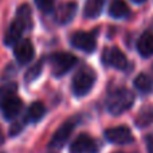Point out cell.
Instances as JSON below:
<instances>
[{
	"mask_svg": "<svg viewBox=\"0 0 153 153\" xmlns=\"http://www.w3.org/2000/svg\"><path fill=\"white\" fill-rule=\"evenodd\" d=\"M31 27H32L31 10H30L28 4H23L18 8L16 19L10 24L8 30L4 34L5 46H15L18 42H20L23 34L26 31H28Z\"/></svg>",
	"mask_w": 153,
	"mask_h": 153,
	"instance_id": "6da1fadb",
	"label": "cell"
},
{
	"mask_svg": "<svg viewBox=\"0 0 153 153\" xmlns=\"http://www.w3.org/2000/svg\"><path fill=\"white\" fill-rule=\"evenodd\" d=\"M134 94L126 87H116L110 90L106 97V109L113 116H120L132 108Z\"/></svg>",
	"mask_w": 153,
	"mask_h": 153,
	"instance_id": "7a4b0ae2",
	"label": "cell"
},
{
	"mask_svg": "<svg viewBox=\"0 0 153 153\" xmlns=\"http://www.w3.org/2000/svg\"><path fill=\"white\" fill-rule=\"evenodd\" d=\"M95 82V74L91 69L83 67L74 75L71 82V90L75 97H83L91 90Z\"/></svg>",
	"mask_w": 153,
	"mask_h": 153,
	"instance_id": "3957f363",
	"label": "cell"
},
{
	"mask_svg": "<svg viewBox=\"0 0 153 153\" xmlns=\"http://www.w3.org/2000/svg\"><path fill=\"white\" fill-rule=\"evenodd\" d=\"M48 63L53 75L62 76L71 69H74V66L78 63V59L70 53H55L48 58Z\"/></svg>",
	"mask_w": 153,
	"mask_h": 153,
	"instance_id": "277c9868",
	"label": "cell"
},
{
	"mask_svg": "<svg viewBox=\"0 0 153 153\" xmlns=\"http://www.w3.org/2000/svg\"><path fill=\"white\" fill-rule=\"evenodd\" d=\"M74 128H75V120H69V121L65 122V124L54 133L53 138H51L50 144H48L47 153H58L61 151L65 146V144L67 143L69 137L71 136Z\"/></svg>",
	"mask_w": 153,
	"mask_h": 153,
	"instance_id": "5b68a950",
	"label": "cell"
},
{
	"mask_svg": "<svg viewBox=\"0 0 153 153\" xmlns=\"http://www.w3.org/2000/svg\"><path fill=\"white\" fill-rule=\"evenodd\" d=\"M102 61L106 66L114 67L118 70H125L128 67V58L118 47L105 48L102 54Z\"/></svg>",
	"mask_w": 153,
	"mask_h": 153,
	"instance_id": "8992f818",
	"label": "cell"
},
{
	"mask_svg": "<svg viewBox=\"0 0 153 153\" xmlns=\"http://www.w3.org/2000/svg\"><path fill=\"white\" fill-rule=\"evenodd\" d=\"M70 42H71L73 47L85 51V53H93L95 50V36L93 32H74L70 36Z\"/></svg>",
	"mask_w": 153,
	"mask_h": 153,
	"instance_id": "52a82bcc",
	"label": "cell"
},
{
	"mask_svg": "<svg viewBox=\"0 0 153 153\" xmlns=\"http://www.w3.org/2000/svg\"><path fill=\"white\" fill-rule=\"evenodd\" d=\"M105 137L108 141L113 144H120V145H125V144H130L133 143V134L130 132L129 128L124 126H114V128H109L105 130Z\"/></svg>",
	"mask_w": 153,
	"mask_h": 153,
	"instance_id": "ba28073f",
	"label": "cell"
},
{
	"mask_svg": "<svg viewBox=\"0 0 153 153\" xmlns=\"http://www.w3.org/2000/svg\"><path fill=\"white\" fill-rule=\"evenodd\" d=\"M23 109V101L18 97L16 94L10 95L4 101L0 102V110H1L3 116L7 120H13L19 116V113Z\"/></svg>",
	"mask_w": 153,
	"mask_h": 153,
	"instance_id": "9c48e42d",
	"label": "cell"
},
{
	"mask_svg": "<svg viewBox=\"0 0 153 153\" xmlns=\"http://www.w3.org/2000/svg\"><path fill=\"white\" fill-rule=\"evenodd\" d=\"M13 54H15L16 61L20 65H26L34 59L35 50L32 43L28 39H22L13 46Z\"/></svg>",
	"mask_w": 153,
	"mask_h": 153,
	"instance_id": "30bf717a",
	"label": "cell"
},
{
	"mask_svg": "<svg viewBox=\"0 0 153 153\" xmlns=\"http://www.w3.org/2000/svg\"><path fill=\"white\" fill-rule=\"evenodd\" d=\"M97 143L87 134H79L70 145V153H97Z\"/></svg>",
	"mask_w": 153,
	"mask_h": 153,
	"instance_id": "8fae6325",
	"label": "cell"
},
{
	"mask_svg": "<svg viewBox=\"0 0 153 153\" xmlns=\"http://www.w3.org/2000/svg\"><path fill=\"white\" fill-rule=\"evenodd\" d=\"M76 12V4L74 1H63L55 8V20L59 24H67L73 20Z\"/></svg>",
	"mask_w": 153,
	"mask_h": 153,
	"instance_id": "7c38bea8",
	"label": "cell"
},
{
	"mask_svg": "<svg viewBox=\"0 0 153 153\" xmlns=\"http://www.w3.org/2000/svg\"><path fill=\"white\" fill-rule=\"evenodd\" d=\"M137 51L141 56L149 58L153 55V34L144 32L137 40Z\"/></svg>",
	"mask_w": 153,
	"mask_h": 153,
	"instance_id": "4fadbf2b",
	"label": "cell"
},
{
	"mask_svg": "<svg viewBox=\"0 0 153 153\" xmlns=\"http://www.w3.org/2000/svg\"><path fill=\"white\" fill-rule=\"evenodd\" d=\"M46 113V108L42 102L36 101V102L31 103L30 108L27 109L26 116H24V122H38Z\"/></svg>",
	"mask_w": 153,
	"mask_h": 153,
	"instance_id": "5bb4252c",
	"label": "cell"
},
{
	"mask_svg": "<svg viewBox=\"0 0 153 153\" xmlns=\"http://www.w3.org/2000/svg\"><path fill=\"white\" fill-rule=\"evenodd\" d=\"M105 0H86L83 8V16L86 19H94L102 11Z\"/></svg>",
	"mask_w": 153,
	"mask_h": 153,
	"instance_id": "9a60e30c",
	"label": "cell"
},
{
	"mask_svg": "<svg viewBox=\"0 0 153 153\" xmlns=\"http://www.w3.org/2000/svg\"><path fill=\"white\" fill-rule=\"evenodd\" d=\"M109 12L116 19H124L126 16H129L130 11L124 0H113L110 3V7H109Z\"/></svg>",
	"mask_w": 153,
	"mask_h": 153,
	"instance_id": "2e32d148",
	"label": "cell"
},
{
	"mask_svg": "<svg viewBox=\"0 0 153 153\" xmlns=\"http://www.w3.org/2000/svg\"><path fill=\"white\" fill-rule=\"evenodd\" d=\"M153 122V106H146L136 117V124L138 128H146Z\"/></svg>",
	"mask_w": 153,
	"mask_h": 153,
	"instance_id": "e0dca14e",
	"label": "cell"
},
{
	"mask_svg": "<svg viewBox=\"0 0 153 153\" xmlns=\"http://www.w3.org/2000/svg\"><path fill=\"white\" fill-rule=\"evenodd\" d=\"M134 87L143 94H148V93L152 91L153 89V83L152 79L149 78L146 74H140L136 76L134 79Z\"/></svg>",
	"mask_w": 153,
	"mask_h": 153,
	"instance_id": "ac0fdd59",
	"label": "cell"
},
{
	"mask_svg": "<svg viewBox=\"0 0 153 153\" xmlns=\"http://www.w3.org/2000/svg\"><path fill=\"white\" fill-rule=\"evenodd\" d=\"M16 91H18V86L13 82H10V83H5L3 86H0V102L4 101L10 95L16 94Z\"/></svg>",
	"mask_w": 153,
	"mask_h": 153,
	"instance_id": "d6986e66",
	"label": "cell"
},
{
	"mask_svg": "<svg viewBox=\"0 0 153 153\" xmlns=\"http://www.w3.org/2000/svg\"><path fill=\"white\" fill-rule=\"evenodd\" d=\"M40 71H42V61L38 62V63L34 65L32 67H30L28 71H27V74H26V81L31 82V81H34V79H36L38 76H39Z\"/></svg>",
	"mask_w": 153,
	"mask_h": 153,
	"instance_id": "ffe728a7",
	"label": "cell"
},
{
	"mask_svg": "<svg viewBox=\"0 0 153 153\" xmlns=\"http://www.w3.org/2000/svg\"><path fill=\"white\" fill-rule=\"evenodd\" d=\"M35 4L42 12H51L54 11V0H35Z\"/></svg>",
	"mask_w": 153,
	"mask_h": 153,
	"instance_id": "44dd1931",
	"label": "cell"
},
{
	"mask_svg": "<svg viewBox=\"0 0 153 153\" xmlns=\"http://www.w3.org/2000/svg\"><path fill=\"white\" fill-rule=\"evenodd\" d=\"M145 141H146V149H148V153H153V133L146 136Z\"/></svg>",
	"mask_w": 153,
	"mask_h": 153,
	"instance_id": "7402d4cb",
	"label": "cell"
},
{
	"mask_svg": "<svg viewBox=\"0 0 153 153\" xmlns=\"http://www.w3.org/2000/svg\"><path fill=\"white\" fill-rule=\"evenodd\" d=\"M134 3H137V4H141V3H145L146 0H133Z\"/></svg>",
	"mask_w": 153,
	"mask_h": 153,
	"instance_id": "603a6c76",
	"label": "cell"
},
{
	"mask_svg": "<svg viewBox=\"0 0 153 153\" xmlns=\"http://www.w3.org/2000/svg\"><path fill=\"white\" fill-rule=\"evenodd\" d=\"M1 143H3V133H1V130H0V145H1Z\"/></svg>",
	"mask_w": 153,
	"mask_h": 153,
	"instance_id": "cb8c5ba5",
	"label": "cell"
},
{
	"mask_svg": "<svg viewBox=\"0 0 153 153\" xmlns=\"http://www.w3.org/2000/svg\"><path fill=\"white\" fill-rule=\"evenodd\" d=\"M152 73H153V65H152Z\"/></svg>",
	"mask_w": 153,
	"mask_h": 153,
	"instance_id": "d4e9b609",
	"label": "cell"
},
{
	"mask_svg": "<svg viewBox=\"0 0 153 153\" xmlns=\"http://www.w3.org/2000/svg\"><path fill=\"white\" fill-rule=\"evenodd\" d=\"M114 153H122V152H114Z\"/></svg>",
	"mask_w": 153,
	"mask_h": 153,
	"instance_id": "484cf974",
	"label": "cell"
}]
</instances>
